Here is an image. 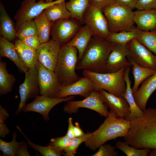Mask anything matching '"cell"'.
<instances>
[{
  "mask_svg": "<svg viewBox=\"0 0 156 156\" xmlns=\"http://www.w3.org/2000/svg\"><path fill=\"white\" fill-rule=\"evenodd\" d=\"M138 0H116V2L129 7L132 10L135 8Z\"/></svg>",
  "mask_w": 156,
  "mask_h": 156,
  "instance_id": "cell-44",
  "label": "cell"
},
{
  "mask_svg": "<svg viewBox=\"0 0 156 156\" xmlns=\"http://www.w3.org/2000/svg\"><path fill=\"white\" fill-rule=\"evenodd\" d=\"M66 0H56L53 4L43 11L48 20L53 23L59 19L71 17V13L66 7Z\"/></svg>",
  "mask_w": 156,
  "mask_h": 156,
  "instance_id": "cell-25",
  "label": "cell"
},
{
  "mask_svg": "<svg viewBox=\"0 0 156 156\" xmlns=\"http://www.w3.org/2000/svg\"><path fill=\"white\" fill-rule=\"evenodd\" d=\"M16 52L24 65L28 69L35 66L38 61L36 50L25 44L20 39L15 41Z\"/></svg>",
  "mask_w": 156,
  "mask_h": 156,
  "instance_id": "cell-24",
  "label": "cell"
},
{
  "mask_svg": "<svg viewBox=\"0 0 156 156\" xmlns=\"http://www.w3.org/2000/svg\"><path fill=\"white\" fill-rule=\"evenodd\" d=\"M136 39L156 55V30L148 31H141L140 35Z\"/></svg>",
  "mask_w": 156,
  "mask_h": 156,
  "instance_id": "cell-34",
  "label": "cell"
},
{
  "mask_svg": "<svg viewBox=\"0 0 156 156\" xmlns=\"http://www.w3.org/2000/svg\"><path fill=\"white\" fill-rule=\"evenodd\" d=\"M148 156H156V148L151 149Z\"/></svg>",
  "mask_w": 156,
  "mask_h": 156,
  "instance_id": "cell-49",
  "label": "cell"
},
{
  "mask_svg": "<svg viewBox=\"0 0 156 156\" xmlns=\"http://www.w3.org/2000/svg\"><path fill=\"white\" fill-rule=\"evenodd\" d=\"M127 58L132 66V73L134 79V83L132 88L133 94L138 89L140 84L147 78L154 74L156 70L140 66L130 58Z\"/></svg>",
  "mask_w": 156,
  "mask_h": 156,
  "instance_id": "cell-28",
  "label": "cell"
},
{
  "mask_svg": "<svg viewBox=\"0 0 156 156\" xmlns=\"http://www.w3.org/2000/svg\"><path fill=\"white\" fill-rule=\"evenodd\" d=\"M115 43L105 38L93 36L76 70H86L100 73H106L107 61Z\"/></svg>",
  "mask_w": 156,
  "mask_h": 156,
  "instance_id": "cell-2",
  "label": "cell"
},
{
  "mask_svg": "<svg viewBox=\"0 0 156 156\" xmlns=\"http://www.w3.org/2000/svg\"><path fill=\"white\" fill-rule=\"evenodd\" d=\"M74 98V96L57 98L38 95L34 98L33 101L26 104L22 111L24 112H33L39 113L42 115L44 120L47 121L49 119V112L54 107L61 102L72 100Z\"/></svg>",
  "mask_w": 156,
  "mask_h": 156,
  "instance_id": "cell-14",
  "label": "cell"
},
{
  "mask_svg": "<svg viewBox=\"0 0 156 156\" xmlns=\"http://www.w3.org/2000/svg\"><path fill=\"white\" fill-rule=\"evenodd\" d=\"M10 131L4 122H0V137L3 138L8 134Z\"/></svg>",
  "mask_w": 156,
  "mask_h": 156,
  "instance_id": "cell-46",
  "label": "cell"
},
{
  "mask_svg": "<svg viewBox=\"0 0 156 156\" xmlns=\"http://www.w3.org/2000/svg\"><path fill=\"white\" fill-rule=\"evenodd\" d=\"M28 144L25 141L19 142L16 152V156H30L27 149Z\"/></svg>",
  "mask_w": 156,
  "mask_h": 156,
  "instance_id": "cell-43",
  "label": "cell"
},
{
  "mask_svg": "<svg viewBox=\"0 0 156 156\" xmlns=\"http://www.w3.org/2000/svg\"><path fill=\"white\" fill-rule=\"evenodd\" d=\"M93 134V132L88 133L78 137H75L71 139L69 146L62 152V154L65 156H74L79 146L90 138Z\"/></svg>",
  "mask_w": 156,
  "mask_h": 156,
  "instance_id": "cell-35",
  "label": "cell"
},
{
  "mask_svg": "<svg viewBox=\"0 0 156 156\" xmlns=\"http://www.w3.org/2000/svg\"><path fill=\"white\" fill-rule=\"evenodd\" d=\"M128 54L126 46L115 43L107 61L106 73L116 72L123 67L132 66L127 58Z\"/></svg>",
  "mask_w": 156,
  "mask_h": 156,
  "instance_id": "cell-17",
  "label": "cell"
},
{
  "mask_svg": "<svg viewBox=\"0 0 156 156\" xmlns=\"http://www.w3.org/2000/svg\"><path fill=\"white\" fill-rule=\"evenodd\" d=\"M68 127L66 135L70 139L75 137L74 133V126L72 122V118L70 117L68 119Z\"/></svg>",
  "mask_w": 156,
  "mask_h": 156,
  "instance_id": "cell-45",
  "label": "cell"
},
{
  "mask_svg": "<svg viewBox=\"0 0 156 156\" xmlns=\"http://www.w3.org/2000/svg\"><path fill=\"white\" fill-rule=\"evenodd\" d=\"M71 140L66 135L62 137L52 138L48 145L55 147L62 153L69 146Z\"/></svg>",
  "mask_w": 156,
  "mask_h": 156,
  "instance_id": "cell-38",
  "label": "cell"
},
{
  "mask_svg": "<svg viewBox=\"0 0 156 156\" xmlns=\"http://www.w3.org/2000/svg\"><path fill=\"white\" fill-rule=\"evenodd\" d=\"M156 90V71L143 82L140 87L133 94L135 102L140 109L144 112L146 109L148 100Z\"/></svg>",
  "mask_w": 156,
  "mask_h": 156,
  "instance_id": "cell-19",
  "label": "cell"
},
{
  "mask_svg": "<svg viewBox=\"0 0 156 156\" xmlns=\"http://www.w3.org/2000/svg\"><path fill=\"white\" fill-rule=\"evenodd\" d=\"M6 63L0 62V94H7L12 90L16 79L14 75L9 74L7 70Z\"/></svg>",
  "mask_w": 156,
  "mask_h": 156,
  "instance_id": "cell-31",
  "label": "cell"
},
{
  "mask_svg": "<svg viewBox=\"0 0 156 156\" xmlns=\"http://www.w3.org/2000/svg\"><path fill=\"white\" fill-rule=\"evenodd\" d=\"M125 68L111 73H100L83 70L82 74L92 80L96 91L104 90L116 96H122L126 90L124 78Z\"/></svg>",
  "mask_w": 156,
  "mask_h": 156,
  "instance_id": "cell-5",
  "label": "cell"
},
{
  "mask_svg": "<svg viewBox=\"0 0 156 156\" xmlns=\"http://www.w3.org/2000/svg\"><path fill=\"white\" fill-rule=\"evenodd\" d=\"M60 45V42L53 39L40 44L36 50L38 61L47 68L54 71Z\"/></svg>",
  "mask_w": 156,
  "mask_h": 156,
  "instance_id": "cell-15",
  "label": "cell"
},
{
  "mask_svg": "<svg viewBox=\"0 0 156 156\" xmlns=\"http://www.w3.org/2000/svg\"><path fill=\"white\" fill-rule=\"evenodd\" d=\"M141 31L137 27H133L129 31H123L116 33H109L105 38L114 43L126 46L132 40L137 38L140 35Z\"/></svg>",
  "mask_w": 156,
  "mask_h": 156,
  "instance_id": "cell-29",
  "label": "cell"
},
{
  "mask_svg": "<svg viewBox=\"0 0 156 156\" xmlns=\"http://www.w3.org/2000/svg\"><path fill=\"white\" fill-rule=\"evenodd\" d=\"M95 90L96 91L92 80L88 77L83 76L70 84L62 86L55 98H64L79 95L85 98Z\"/></svg>",
  "mask_w": 156,
  "mask_h": 156,
  "instance_id": "cell-16",
  "label": "cell"
},
{
  "mask_svg": "<svg viewBox=\"0 0 156 156\" xmlns=\"http://www.w3.org/2000/svg\"><path fill=\"white\" fill-rule=\"evenodd\" d=\"M77 49L66 44L61 47L54 71L62 86L70 84L80 77L76 72L78 61Z\"/></svg>",
  "mask_w": 156,
  "mask_h": 156,
  "instance_id": "cell-4",
  "label": "cell"
},
{
  "mask_svg": "<svg viewBox=\"0 0 156 156\" xmlns=\"http://www.w3.org/2000/svg\"><path fill=\"white\" fill-rule=\"evenodd\" d=\"M128 57L140 66L156 70V55L134 38L127 44Z\"/></svg>",
  "mask_w": 156,
  "mask_h": 156,
  "instance_id": "cell-10",
  "label": "cell"
},
{
  "mask_svg": "<svg viewBox=\"0 0 156 156\" xmlns=\"http://www.w3.org/2000/svg\"><path fill=\"white\" fill-rule=\"evenodd\" d=\"M25 73L24 80L19 87L20 102L15 113L16 115L18 114L22 111L26 102L29 99L35 98L40 93L38 71L36 66L29 68Z\"/></svg>",
  "mask_w": 156,
  "mask_h": 156,
  "instance_id": "cell-7",
  "label": "cell"
},
{
  "mask_svg": "<svg viewBox=\"0 0 156 156\" xmlns=\"http://www.w3.org/2000/svg\"><path fill=\"white\" fill-rule=\"evenodd\" d=\"M80 108L91 109L105 117L109 112L108 107L102 100L99 91L95 90L83 100L68 101L64 106L63 109L66 113L70 114L77 113Z\"/></svg>",
  "mask_w": 156,
  "mask_h": 156,
  "instance_id": "cell-9",
  "label": "cell"
},
{
  "mask_svg": "<svg viewBox=\"0 0 156 156\" xmlns=\"http://www.w3.org/2000/svg\"><path fill=\"white\" fill-rule=\"evenodd\" d=\"M40 95L55 98L62 85L57 75L53 71L44 66L38 61L36 64Z\"/></svg>",
  "mask_w": 156,
  "mask_h": 156,
  "instance_id": "cell-11",
  "label": "cell"
},
{
  "mask_svg": "<svg viewBox=\"0 0 156 156\" xmlns=\"http://www.w3.org/2000/svg\"><path fill=\"white\" fill-rule=\"evenodd\" d=\"M133 20L137 28L140 31L156 30V9L137 10L134 12Z\"/></svg>",
  "mask_w": 156,
  "mask_h": 156,
  "instance_id": "cell-21",
  "label": "cell"
},
{
  "mask_svg": "<svg viewBox=\"0 0 156 156\" xmlns=\"http://www.w3.org/2000/svg\"><path fill=\"white\" fill-rule=\"evenodd\" d=\"M131 121L118 117L110 109L104 122L93 132L91 137L85 142L86 147L95 151L107 141L119 137H125L131 127Z\"/></svg>",
  "mask_w": 156,
  "mask_h": 156,
  "instance_id": "cell-3",
  "label": "cell"
},
{
  "mask_svg": "<svg viewBox=\"0 0 156 156\" xmlns=\"http://www.w3.org/2000/svg\"><path fill=\"white\" fill-rule=\"evenodd\" d=\"M99 92L104 103L113 111L118 117L125 118L129 114V105L124 97L116 96L104 90Z\"/></svg>",
  "mask_w": 156,
  "mask_h": 156,
  "instance_id": "cell-18",
  "label": "cell"
},
{
  "mask_svg": "<svg viewBox=\"0 0 156 156\" xmlns=\"http://www.w3.org/2000/svg\"><path fill=\"white\" fill-rule=\"evenodd\" d=\"M135 8L140 10L156 9V0H138Z\"/></svg>",
  "mask_w": 156,
  "mask_h": 156,
  "instance_id": "cell-41",
  "label": "cell"
},
{
  "mask_svg": "<svg viewBox=\"0 0 156 156\" xmlns=\"http://www.w3.org/2000/svg\"><path fill=\"white\" fill-rule=\"evenodd\" d=\"M0 55L1 57H6L13 62L22 73H25L28 70V68L19 58L14 44L1 36L0 37Z\"/></svg>",
  "mask_w": 156,
  "mask_h": 156,
  "instance_id": "cell-23",
  "label": "cell"
},
{
  "mask_svg": "<svg viewBox=\"0 0 156 156\" xmlns=\"http://www.w3.org/2000/svg\"><path fill=\"white\" fill-rule=\"evenodd\" d=\"M116 147L110 144H104L99 147L98 150L92 156H117L118 152L115 151Z\"/></svg>",
  "mask_w": 156,
  "mask_h": 156,
  "instance_id": "cell-39",
  "label": "cell"
},
{
  "mask_svg": "<svg viewBox=\"0 0 156 156\" xmlns=\"http://www.w3.org/2000/svg\"><path fill=\"white\" fill-rule=\"evenodd\" d=\"M90 0H70L66 3L67 10L71 13V17L84 23L83 16L89 6Z\"/></svg>",
  "mask_w": 156,
  "mask_h": 156,
  "instance_id": "cell-30",
  "label": "cell"
},
{
  "mask_svg": "<svg viewBox=\"0 0 156 156\" xmlns=\"http://www.w3.org/2000/svg\"><path fill=\"white\" fill-rule=\"evenodd\" d=\"M126 138L128 144L136 148H156V109H146L141 117L131 121Z\"/></svg>",
  "mask_w": 156,
  "mask_h": 156,
  "instance_id": "cell-1",
  "label": "cell"
},
{
  "mask_svg": "<svg viewBox=\"0 0 156 156\" xmlns=\"http://www.w3.org/2000/svg\"><path fill=\"white\" fill-rule=\"evenodd\" d=\"M9 116L7 110L0 105V122H4Z\"/></svg>",
  "mask_w": 156,
  "mask_h": 156,
  "instance_id": "cell-48",
  "label": "cell"
},
{
  "mask_svg": "<svg viewBox=\"0 0 156 156\" xmlns=\"http://www.w3.org/2000/svg\"><path fill=\"white\" fill-rule=\"evenodd\" d=\"M81 23L78 20L72 17L55 21L52 23L51 34L52 39L61 43H67L79 29Z\"/></svg>",
  "mask_w": 156,
  "mask_h": 156,
  "instance_id": "cell-13",
  "label": "cell"
},
{
  "mask_svg": "<svg viewBox=\"0 0 156 156\" xmlns=\"http://www.w3.org/2000/svg\"><path fill=\"white\" fill-rule=\"evenodd\" d=\"M56 1L53 0H23L14 16L16 21L15 30L24 22L34 19Z\"/></svg>",
  "mask_w": 156,
  "mask_h": 156,
  "instance_id": "cell-8",
  "label": "cell"
},
{
  "mask_svg": "<svg viewBox=\"0 0 156 156\" xmlns=\"http://www.w3.org/2000/svg\"><path fill=\"white\" fill-rule=\"evenodd\" d=\"M37 35L35 23L33 19L23 23L16 32V36L21 37Z\"/></svg>",
  "mask_w": 156,
  "mask_h": 156,
  "instance_id": "cell-37",
  "label": "cell"
},
{
  "mask_svg": "<svg viewBox=\"0 0 156 156\" xmlns=\"http://www.w3.org/2000/svg\"><path fill=\"white\" fill-rule=\"evenodd\" d=\"M115 147L122 151L127 156H147L151 150V149L148 148H136L125 142L120 141L116 142Z\"/></svg>",
  "mask_w": 156,
  "mask_h": 156,
  "instance_id": "cell-33",
  "label": "cell"
},
{
  "mask_svg": "<svg viewBox=\"0 0 156 156\" xmlns=\"http://www.w3.org/2000/svg\"><path fill=\"white\" fill-rule=\"evenodd\" d=\"M19 39L27 46L36 50L41 44L38 35L22 37Z\"/></svg>",
  "mask_w": 156,
  "mask_h": 156,
  "instance_id": "cell-40",
  "label": "cell"
},
{
  "mask_svg": "<svg viewBox=\"0 0 156 156\" xmlns=\"http://www.w3.org/2000/svg\"><path fill=\"white\" fill-rule=\"evenodd\" d=\"M130 8L116 2L103 9L109 33L129 31L133 27L134 12Z\"/></svg>",
  "mask_w": 156,
  "mask_h": 156,
  "instance_id": "cell-6",
  "label": "cell"
},
{
  "mask_svg": "<svg viewBox=\"0 0 156 156\" xmlns=\"http://www.w3.org/2000/svg\"><path fill=\"white\" fill-rule=\"evenodd\" d=\"M16 128L21 132L27 141L28 145L39 152L43 156H60L61 152L55 147L49 145L43 146L38 145L31 142L23 133L19 126L17 125Z\"/></svg>",
  "mask_w": 156,
  "mask_h": 156,
  "instance_id": "cell-32",
  "label": "cell"
},
{
  "mask_svg": "<svg viewBox=\"0 0 156 156\" xmlns=\"http://www.w3.org/2000/svg\"><path fill=\"white\" fill-rule=\"evenodd\" d=\"M0 34L1 36L10 41L16 38V30L13 23L3 4H0Z\"/></svg>",
  "mask_w": 156,
  "mask_h": 156,
  "instance_id": "cell-26",
  "label": "cell"
},
{
  "mask_svg": "<svg viewBox=\"0 0 156 156\" xmlns=\"http://www.w3.org/2000/svg\"><path fill=\"white\" fill-rule=\"evenodd\" d=\"M94 34L87 25L81 26L73 38L66 44L76 47L78 51V61L82 57Z\"/></svg>",
  "mask_w": 156,
  "mask_h": 156,
  "instance_id": "cell-20",
  "label": "cell"
},
{
  "mask_svg": "<svg viewBox=\"0 0 156 156\" xmlns=\"http://www.w3.org/2000/svg\"><path fill=\"white\" fill-rule=\"evenodd\" d=\"M131 67L125 68L124 74V79L126 83V91L122 96L127 102L129 107L130 113L125 118L127 120L131 121L135 118L141 117L144 112L138 107L134 98L131 87V82L129 77V73Z\"/></svg>",
  "mask_w": 156,
  "mask_h": 156,
  "instance_id": "cell-22",
  "label": "cell"
},
{
  "mask_svg": "<svg viewBox=\"0 0 156 156\" xmlns=\"http://www.w3.org/2000/svg\"><path fill=\"white\" fill-rule=\"evenodd\" d=\"M116 2V0H90V4L102 10Z\"/></svg>",
  "mask_w": 156,
  "mask_h": 156,
  "instance_id": "cell-42",
  "label": "cell"
},
{
  "mask_svg": "<svg viewBox=\"0 0 156 156\" xmlns=\"http://www.w3.org/2000/svg\"><path fill=\"white\" fill-rule=\"evenodd\" d=\"M84 23L90 28L94 36L106 38L109 32L107 21L102 10L90 4L83 16Z\"/></svg>",
  "mask_w": 156,
  "mask_h": 156,
  "instance_id": "cell-12",
  "label": "cell"
},
{
  "mask_svg": "<svg viewBox=\"0 0 156 156\" xmlns=\"http://www.w3.org/2000/svg\"><path fill=\"white\" fill-rule=\"evenodd\" d=\"M74 126V133L75 137L82 136L84 135L85 133L81 128L79 124L77 122L75 123Z\"/></svg>",
  "mask_w": 156,
  "mask_h": 156,
  "instance_id": "cell-47",
  "label": "cell"
},
{
  "mask_svg": "<svg viewBox=\"0 0 156 156\" xmlns=\"http://www.w3.org/2000/svg\"><path fill=\"white\" fill-rule=\"evenodd\" d=\"M34 19L40 43L49 41L52 23L48 20L43 12Z\"/></svg>",
  "mask_w": 156,
  "mask_h": 156,
  "instance_id": "cell-27",
  "label": "cell"
},
{
  "mask_svg": "<svg viewBox=\"0 0 156 156\" xmlns=\"http://www.w3.org/2000/svg\"><path fill=\"white\" fill-rule=\"evenodd\" d=\"M17 133L14 131L12 134V139L9 142H7L0 139V150L4 156H15L16 149L19 142L16 140Z\"/></svg>",
  "mask_w": 156,
  "mask_h": 156,
  "instance_id": "cell-36",
  "label": "cell"
}]
</instances>
